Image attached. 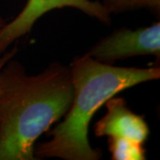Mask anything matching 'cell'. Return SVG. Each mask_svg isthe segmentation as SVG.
<instances>
[{
	"instance_id": "6da1fadb",
	"label": "cell",
	"mask_w": 160,
	"mask_h": 160,
	"mask_svg": "<svg viewBox=\"0 0 160 160\" xmlns=\"http://www.w3.org/2000/svg\"><path fill=\"white\" fill-rule=\"evenodd\" d=\"M69 67L50 63L27 74L12 58L0 71V160H37L36 142L68 112L73 99Z\"/></svg>"
},
{
	"instance_id": "7a4b0ae2",
	"label": "cell",
	"mask_w": 160,
	"mask_h": 160,
	"mask_svg": "<svg viewBox=\"0 0 160 160\" xmlns=\"http://www.w3.org/2000/svg\"><path fill=\"white\" fill-rule=\"evenodd\" d=\"M73 99L64 118L51 131L50 140L35 148L39 158L99 160L102 151L92 148L88 139L89 124L106 102L124 90L159 79V67H117L101 62L87 53L77 56L69 66Z\"/></svg>"
},
{
	"instance_id": "3957f363",
	"label": "cell",
	"mask_w": 160,
	"mask_h": 160,
	"mask_svg": "<svg viewBox=\"0 0 160 160\" xmlns=\"http://www.w3.org/2000/svg\"><path fill=\"white\" fill-rule=\"evenodd\" d=\"M74 8L100 22L109 25L111 14L102 3L93 0H27L23 9L11 22L0 28V55L16 41L31 31L37 22L47 12L62 8Z\"/></svg>"
},
{
	"instance_id": "277c9868",
	"label": "cell",
	"mask_w": 160,
	"mask_h": 160,
	"mask_svg": "<svg viewBox=\"0 0 160 160\" xmlns=\"http://www.w3.org/2000/svg\"><path fill=\"white\" fill-rule=\"evenodd\" d=\"M86 53L107 64L137 56L159 58L160 22L136 29H117L98 41Z\"/></svg>"
},
{
	"instance_id": "5b68a950",
	"label": "cell",
	"mask_w": 160,
	"mask_h": 160,
	"mask_svg": "<svg viewBox=\"0 0 160 160\" xmlns=\"http://www.w3.org/2000/svg\"><path fill=\"white\" fill-rule=\"evenodd\" d=\"M104 106L106 114L94 126L96 137H123L144 144L150 132L143 116L132 111L123 97L113 96Z\"/></svg>"
},
{
	"instance_id": "8992f818",
	"label": "cell",
	"mask_w": 160,
	"mask_h": 160,
	"mask_svg": "<svg viewBox=\"0 0 160 160\" xmlns=\"http://www.w3.org/2000/svg\"><path fill=\"white\" fill-rule=\"evenodd\" d=\"M108 142L111 159H146V149L142 143L123 137H108Z\"/></svg>"
},
{
	"instance_id": "52a82bcc",
	"label": "cell",
	"mask_w": 160,
	"mask_h": 160,
	"mask_svg": "<svg viewBox=\"0 0 160 160\" xmlns=\"http://www.w3.org/2000/svg\"><path fill=\"white\" fill-rule=\"evenodd\" d=\"M102 4L110 14H118L143 8L159 10L160 0H103Z\"/></svg>"
},
{
	"instance_id": "ba28073f",
	"label": "cell",
	"mask_w": 160,
	"mask_h": 160,
	"mask_svg": "<svg viewBox=\"0 0 160 160\" xmlns=\"http://www.w3.org/2000/svg\"><path fill=\"white\" fill-rule=\"evenodd\" d=\"M18 52V47L16 46H12V48H8L4 53H2L0 55V71L2 68L4 67V65L6 64L9 60H11L12 58L15 57V55Z\"/></svg>"
},
{
	"instance_id": "9c48e42d",
	"label": "cell",
	"mask_w": 160,
	"mask_h": 160,
	"mask_svg": "<svg viewBox=\"0 0 160 160\" xmlns=\"http://www.w3.org/2000/svg\"><path fill=\"white\" fill-rule=\"evenodd\" d=\"M6 22V20H5L3 17H1V16H0V28H1L2 26H4Z\"/></svg>"
}]
</instances>
